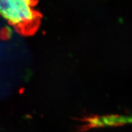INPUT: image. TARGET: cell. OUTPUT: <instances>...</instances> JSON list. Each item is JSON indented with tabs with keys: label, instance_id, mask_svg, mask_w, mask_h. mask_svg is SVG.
I'll list each match as a JSON object with an SVG mask.
<instances>
[{
	"label": "cell",
	"instance_id": "1",
	"mask_svg": "<svg viewBox=\"0 0 132 132\" xmlns=\"http://www.w3.org/2000/svg\"><path fill=\"white\" fill-rule=\"evenodd\" d=\"M36 0H0V15L21 34L31 35L37 31L40 14Z\"/></svg>",
	"mask_w": 132,
	"mask_h": 132
},
{
	"label": "cell",
	"instance_id": "2",
	"mask_svg": "<svg viewBox=\"0 0 132 132\" xmlns=\"http://www.w3.org/2000/svg\"><path fill=\"white\" fill-rule=\"evenodd\" d=\"M128 118L119 115L105 116H92L82 119L84 124L81 127V131L90 128L102 127L106 126H119L128 122Z\"/></svg>",
	"mask_w": 132,
	"mask_h": 132
}]
</instances>
